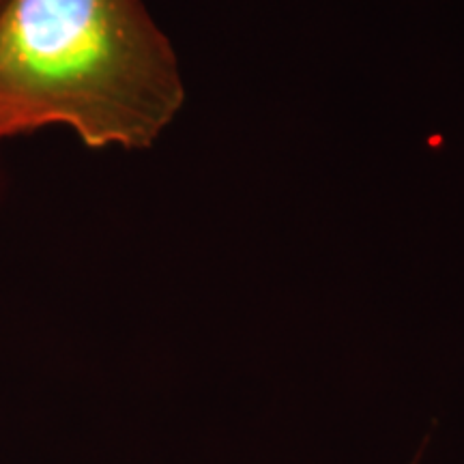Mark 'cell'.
<instances>
[{
  "mask_svg": "<svg viewBox=\"0 0 464 464\" xmlns=\"http://www.w3.org/2000/svg\"><path fill=\"white\" fill-rule=\"evenodd\" d=\"M177 54L140 0H5L0 121L89 149H150L183 108Z\"/></svg>",
  "mask_w": 464,
  "mask_h": 464,
  "instance_id": "cell-1",
  "label": "cell"
},
{
  "mask_svg": "<svg viewBox=\"0 0 464 464\" xmlns=\"http://www.w3.org/2000/svg\"><path fill=\"white\" fill-rule=\"evenodd\" d=\"M7 138H11V133H9L7 127H5L3 121H0V142H3V140H7Z\"/></svg>",
  "mask_w": 464,
  "mask_h": 464,
  "instance_id": "cell-2",
  "label": "cell"
},
{
  "mask_svg": "<svg viewBox=\"0 0 464 464\" xmlns=\"http://www.w3.org/2000/svg\"><path fill=\"white\" fill-rule=\"evenodd\" d=\"M5 3V0H0V5H3Z\"/></svg>",
  "mask_w": 464,
  "mask_h": 464,
  "instance_id": "cell-3",
  "label": "cell"
}]
</instances>
